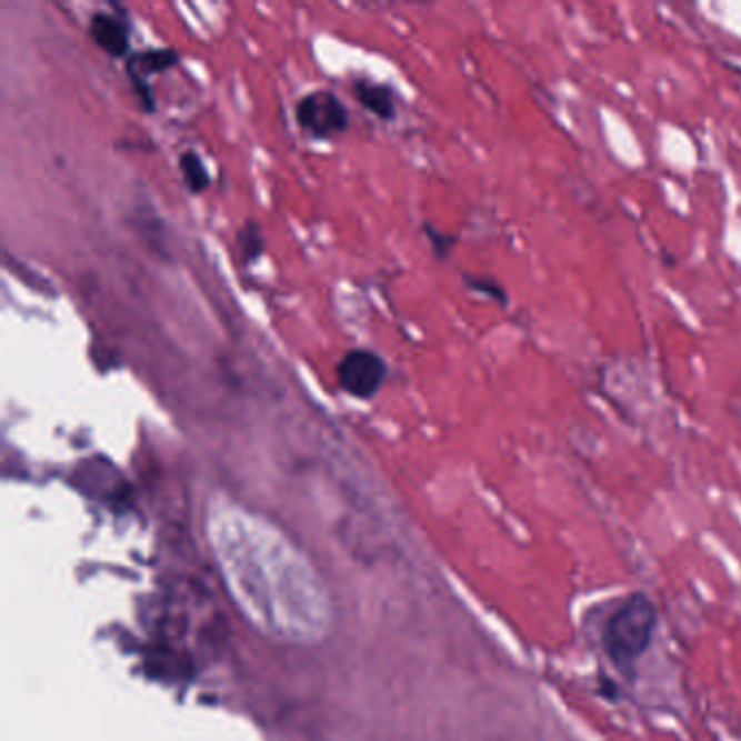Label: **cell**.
Listing matches in <instances>:
<instances>
[{
	"label": "cell",
	"instance_id": "cell-2",
	"mask_svg": "<svg viewBox=\"0 0 741 741\" xmlns=\"http://www.w3.org/2000/svg\"><path fill=\"white\" fill-rule=\"evenodd\" d=\"M657 627L654 602L645 593H631L618 602L602 627V650L609 661L627 677L652 643Z\"/></svg>",
	"mask_w": 741,
	"mask_h": 741
},
{
	"label": "cell",
	"instance_id": "cell-7",
	"mask_svg": "<svg viewBox=\"0 0 741 741\" xmlns=\"http://www.w3.org/2000/svg\"><path fill=\"white\" fill-rule=\"evenodd\" d=\"M352 94L359 100L361 107H366L370 113H374L381 120H394L395 97L390 86L374 83L370 79H357L352 81Z\"/></svg>",
	"mask_w": 741,
	"mask_h": 741
},
{
	"label": "cell",
	"instance_id": "cell-4",
	"mask_svg": "<svg viewBox=\"0 0 741 741\" xmlns=\"http://www.w3.org/2000/svg\"><path fill=\"white\" fill-rule=\"evenodd\" d=\"M338 385L357 400H372L388 379V363L368 348H352L338 363Z\"/></svg>",
	"mask_w": 741,
	"mask_h": 741
},
{
	"label": "cell",
	"instance_id": "cell-6",
	"mask_svg": "<svg viewBox=\"0 0 741 741\" xmlns=\"http://www.w3.org/2000/svg\"><path fill=\"white\" fill-rule=\"evenodd\" d=\"M177 63H179V50L147 49L142 52H131V57L124 61V68L129 81H147L149 74L166 72Z\"/></svg>",
	"mask_w": 741,
	"mask_h": 741
},
{
	"label": "cell",
	"instance_id": "cell-8",
	"mask_svg": "<svg viewBox=\"0 0 741 741\" xmlns=\"http://www.w3.org/2000/svg\"><path fill=\"white\" fill-rule=\"evenodd\" d=\"M179 170H181V177H183V183L186 188L192 192V194H200L209 188V172L200 159L197 150H186L181 152L179 157Z\"/></svg>",
	"mask_w": 741,
	"mask_h": 741
},
{
	"label": "cell",
	"instance_id": "cell-9",
	"mask_svg": "<svg viewBox=\"0 0 741 741\" xmlns=\"http://www.w3.org/2000/svg\"><path fill=\"white\" fill-rule=\"evenodd\" d=\"M238 247H240V252H242V261L247 266L257 263V259L263 254V250H266L263 233H261V227L254 220H248L247 224L240 227V231H238Z\"/></svg>",
	"mask_w": 741,
	"mask_h": 741
},
{
	"label": "cell",
	"instance_id": "cell-10",
	"mask_svg": "<svg viewBox=\"0 0 741 741\" xmlns=\"http://www.w3.org/2000/svg\"><path fill=\"white\" fill-rule=\"evenodd\" d=\"M463 283L470 292L479 294V297L490 298L492 302L498 304H509V294L504 290V286L500 281H495L494 277H485V274H463Z\"/></svg>",
	"mask_w": 741,
	"mask_h": 741
},
{
	"label": "cell",
	"instance_id": "cell-5",
	"mask_svg": "<svg viewBox=\"0 0 741 741\" xmlns=\"http://www.w3.org/2000/svg\"><path fill=\"white\" fill-rule=\"evenodd\" d=\"M90 38L102 52H107L113 59H129L131 57V36H129V22L124 13H109V11H94L90 18Z\"/></svg>",
	"mask_w": 741,
	"mask_h": 741
},
{
	"label": "cell",
	"instance_id": "cell-1",
	"mask_svg": "<svg viewBox=\"0 0 741 741\" xmlns=\"http://www.w3.org/2000/svg\"><path fill=\"white\" fill-rule=\"evenodd\" d=\"M224 588L248 622L277 642H322L333 602L309 557L272 524L240 509H218L207 524Z\"/></svg>",
	"mask_w": 741,
	"mask_h": 741
},
{
	"label": "cell",
	"instance_id": "cell-3",
	"mask_svg": "<svg viewBox=\"0 0 741 741\" xmlns=\"http://www.w3.org/2000/svg\"><path fill=\"white\" fill-rule=\"evenodd\" d=\"M298 127L313 140H333L348 129V109L331 90H316L298 100Z\"/></svg>",
	"mask_w": 741,
	"mask_h": 741
},
{
	"label": "cell",
	"instance_id": "cell-11",
	"mask_svg": "<svg viewBox=\"0 0 741 741\" xmlns=\"http://www.w3.org/2000/svg\"><path fill=\"white\" fill-rule=\"evenodd\" d=\"M424 236L429 238V242H431V248H433L435 257L442 259V261L448 259L450 252L457 247V236H450V233L440 231V229L433 227L431 222H424Z\"/></svg>",
	"mask_w": 741,
	"mask_h": 741
}]
</instances>
